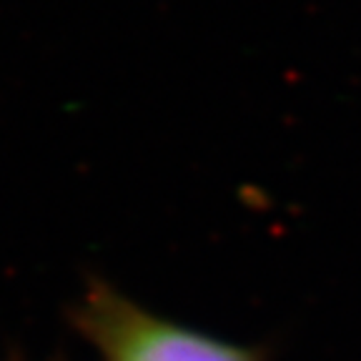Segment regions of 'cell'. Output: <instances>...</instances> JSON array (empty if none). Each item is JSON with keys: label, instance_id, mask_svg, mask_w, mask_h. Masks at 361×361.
I'll list each match as a JSON object with an SVG mask.
<instances>
[{"label": "cell", "instance_id": "6da1fadb", "mask_svg": "<svg viewBox=\"0 0 361 361\" xmlns=\"http://www.w3.org/2000/svg\"><path fill=\"white\" fill-rule=\"evenodd\" d=\"M71 324L101 361H266L259 346L209 336L93 281L71 309Z\"/></svg>", "mask_w": 361, "mask_h": 361}]
</instances>
